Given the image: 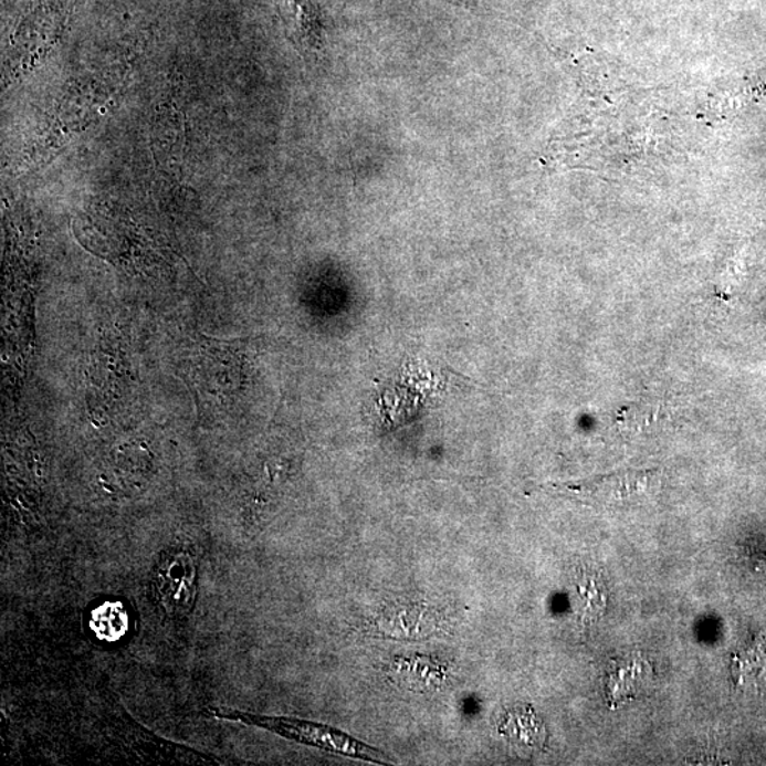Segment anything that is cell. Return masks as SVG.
Segmentation results:
<instances>
[{"mask_svg": "<svg viewBox=\"0 0 766 766\" xmlns=\"http://www.w3.org/2000/svg\"><path fill=\"white\" fill-rule=\"evenodd\" d=\"M153 594L165 612L183 618L193 609L198 594V559L187 547L165 550L153 570Z\"/></svg>", "mask_w": 766, "mask_h": 766, "instance_id": "cell-3", "label": "cell"}, {"mask_svg": "<svg viewBox=\"0 0 766 766\" xmlns=\"http://www.w3.org/2000/svg\"><path fill=\"white\" fill-rule=\"evenodd\" d=\"M104 623H109L103 638L114 640L127 629V616L122 605L108 604L95 609L93 613V629Z\"/></svg>", "mask_w": 766, "mask_h": 766, "instance_id": "cell-5", "label": "cell"}, {"mask_svg": "<svg viewBox=\"0 0 766 766\" xmlns=\"http://www.w3.org/2000/svg\"><path fill=\"white\" fill-rule=\"evenodd\" d=\"M662 474L655 469H628L619 472L596 475V478L550 484V487L577 495L587 504L622 505L639 502L658 492Z\"/></svg>", "mask_w": 766, "mask_h": 766, "instance_id": "cell-2", "label": "cell"}, {"mask_svg": "<svg viewBox=\"0 0 766 766\" xmlns=\"http://www.w3.org/2000/svg\"><path fill=\"white\" fill-rule=\"evenodd\" d=\"M209 714L214 718L234 721V723L269 730L280 735V737L309 745V747L328 751V753L344 755V757L363 759L367 760V763L379 765L390 764V759L382 751L369 747L363 741L355 739L350 735L343 733V731L329 727V725L313 723V721L307 720L270 717V715L250 714L223 707L210 709Z\"/></svg>", "mask_w": 766, "mask_h": 766, "instance_id": "cell-1", "label": "cell"}, {"mask_svg": "<svg viewBox=\"0 0 766 766\" xmlns=\"http://www.w3.org/2000/svg\"><path fill=\"white\" fill-rule=\"evenodd\" d=\"M288 4V28L294 42L308 52H317L322 46V29L317 13L309 0H284Z\"/></svg>", "mask_w": 766, "mask_h": 766, "instance_id": "cell-4", "label": "cell"}]
</instances>
